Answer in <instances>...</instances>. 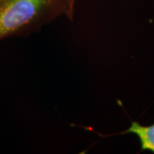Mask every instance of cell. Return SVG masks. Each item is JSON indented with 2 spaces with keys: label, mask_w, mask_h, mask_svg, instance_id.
Masks as SVG:
<instances>
[{
  "label": "cell",
  "mask_w": 154,
  "mask_h": 154,
  "mask_svg": "<svg viewBox=\"0 0 154 154\" xmlns=\"http://www.w3.org/2000/svg\"><path fill=\"white\" fill-rule=\"evenodd\" d=\"M76 2L77 0H67V3H68V13H67L66 17L70 21L74 20L75 8Z\"/></svg>",
  "instance_id": "3"
},
{
  "label": "cell",
  "mask_w": 154,
  "mask_h": 154,
  "mask_svg": "<svg viewBox=\"0 0 154 154\" xmlns=\"http://www.w3.org/2000/svg\"><path fill=\"white\" fill-rule=\"evenodd\" d=\"M67 13V0H0V40L30 36Z\"/></svg>",
  "instance_id": "1"
},
{
  "label": "cell",
  "mask_w": 154,
  "mask_h": 154,
  "mask_svg": "<svg viewBox=\"0 0 154 154\" xmlns=\"http://www.w3.org/2000/svg\"><path fill=\"white\" fill-rule=\"evenodd\" d=\"M134 134L140 140L141 151H149L154 153V123L143 126L138 122H132L128 129L120 133V134Z\"/></svg>",
  "instance_id": "2"
}]
</instances>
